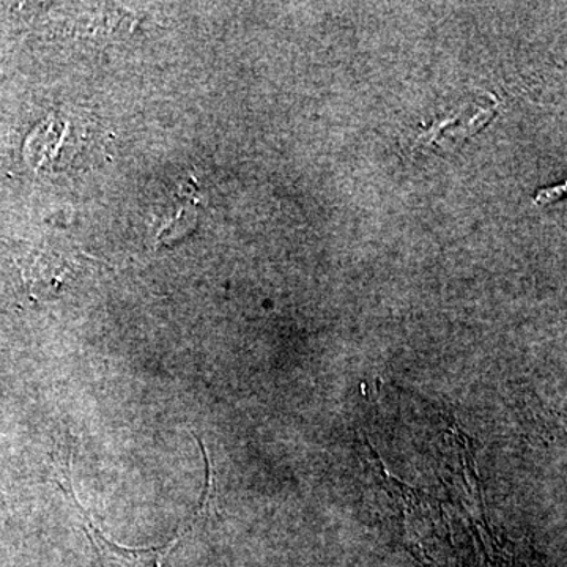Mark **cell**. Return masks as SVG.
<instances>
[{
    "mask_svg": "<svg viewBox=\"0 0 567 567\" xmlns=\"http://www.w3.org/2000/svg\"><path fill=\"white\" fill-rule=\"evenodd\" d=\"M383 486L391 498L398 503L399 511H401V522L404 520L405 513H412L416 507L421 505L420 492L415 487L409 486L404 481L393 477L390 473H386L382 477Z\"/></svg>",
    "mask_w": 567,
    "mask_h": 567,
    "instance_id": "7a4b0ae2",
    "label": "cell"
},
{
    "mask_svg": "<svg viewBox=\"0 0 567 567\" xmlns=\"http://www.w3.org/2000/svg\"><path fill=\"white\" fill-rule=\"evenodd\" d=\"M85 528L93 546L99 551L100 561L103 567H162L164 558L169 554L171 548L177 544L178 539L173 540L169 546L156 548H128L112 543L103 535L102 529L95 524L93 517L84 514Z\"/></svg>",
    "mask_w": 567,
    "mask_h": 567,
    "instance_id": "6da1fadb",
    "label": "cell"
},
{
    "mask_svg": "<svg viewBox=\"0 0 567 567\" xmlns=\"http://www.w3.org/2000/svg\"><path fill=\"white\" fill-rule=\"evenodd\" d=\"M404 548L412 555L413 558L416 559L423 567H442L439 565L435 558H432L431 555L427 554V550L421 544L417 543H405Z\"/></svg>",
    "mask_w": 567,
    "mask_h": 567,
    "instance_id": "3957f363",
    "label": "cell"
}]
</instances>
